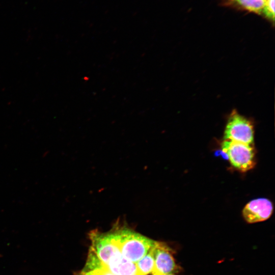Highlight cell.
I'll return each mask as SVG.
<instances>
[{
  "mask_svg": "<svg viewBox=\"0 0 275 275\" xmlns=\"http://www.w3.org/2000/svg\"><path fill=\"white\" fill-rule=\"evenodd\" d=\"M112 231L122 255L134 263L148 253L155 241L125 226L116 225Z\"/></svg>",
  "mask_w": 275,
  "mask_h": 275,
  "instance_id": "6da1fadb",
  "label": "cell"
},
{
  "mask_svg": "<svg viewBox=\"0 0 275 275\" xmlns=\"http://www.w3.org/2000/svg\"><path fill=\"white\" fill-rule=\"evenodd\" d=\"M223 152L236 169L246 172L255 165V152L253 145L224 140L221 144Z\"/></svg>",
  "mask_w": 275,
  "mask_h": 275,
  "instance_id": "7a4b0ae2",
  "label": "cell"
},
{
  "mask_svg": "<svg viewBox=\"0 0 275 275\" xmlns=\"http://www.w3.org/2000/svg\"><path fill=\"white\" fill-rule=\"evenodd\" d=\"M254 136L252 123L234 110L228 119L224 131V139L253 145Z\"/></svg>",
  "mask_w": 275,
  "mask_h": 275,
  "instance_id": "3957f363",
  "label": "cell"
},
{
  "mask_svg": "<svg viewBox=\"0 0 275 275\" xmlns=\"http://www.w3.org/2000/svg\"><path fill=\"white\" fill-rule=\"evenodd\" d=\"M90 235L92 242V251L104 266L114 255L120 252L112 230L107 233L94 231L91 232Z\"/></svg>",
  "mask_w": 275,
  "mask_h": 275,
  "instance_id": "277c9868",
  "label": "cell"
},
{
  "mask_svg": "<svg viewBox=\"0 0 275 275\" xmlns=\"http://www.w3.org/2000/svg\"><path fill=\"white\" fill-rule=\"evenodd\" d=\"M154 260L153 275L175 273L179 270L172 255V250L162 242L155 241L152 247Z\"/></svg>",
  "mask_w": 275,
  "mask_h": 275,
  "instance_id": "5b68a950",
  "label": "cell"
},
{
  "mask_svg": "<svg viewBox=\"0 0 275 275\" xmlns=\"http://www.w3.org/2000/svg\"><path fill=\"white\" fill-rule=\"evenodd\" d=\"M273 211L271 202L266 198H258L249 202L242 210V215L249 223L265 221L270 217Z\"/></svg>",
  "mask_w": 275,
  "mask_h": 275,
  "instance_id": "8992f818",
  "label": "cell"
},
{
  "mask_svg": "<svg viewBox=\"0 0 275 275\" xmlns=\"http://www.w3.org/2000/svg\"><path fill=\"white\" fill-rule=\"evenodd\" d=\"M105 267L114 275H140L135 263L124 257L121 252L114 255Z\"/></svg>",
  "mask_w": 275,
  "mask_h": 275,
  "instance_id": "52a82bcc",
  "label": "cell"
},
{
  "mask_svg": "<svg viewBox=\"0 0 275 275\" xmlns=\"http://www.w3.org/2000/svg\"><path fill=\"white\" fill-rule=\"evenodd\" d=\"M225 5L261 14L265 2L263 0H223Z\"/></svg>",
  "mask_w": 275,
  "mask_h": 275,
  "instance_id": "ba28073f",
  "label": "cell"
},
{
  "mask_svg": "<svg viewBox=\"0 0 275 275\" xmlns=\"http://www.w3.org/2000/svg\"><path fill=\"white\" fill-rule=\"evenodd\" d=\"M140 275H147L152 273L154 265V260L152 248L140 260L135 263Z\"/></svg>",
  "mask_w": 275,
  "mask_h": 275,
  "instance_id": "9c48e42d",
  "label": "cell"
},
{
  "mask_svg": "<svg viewBox=\"0 0 275 275\" xmlns=\"http://www.w3.org/2000/svg\"><path fill=\"white\" fill-rule=\"evenodd\" d=\"M261 14L272 22L274 20V0H268L266 2Z\"/></svg>",
  "mask_w": 275,
  "mask_h": 275,
  "instance_id": "30bf717a",
  "label": "cell"
},
{
  "mask_svg": "<svg viewBox=\"0 0 275 275\" xmlns=\"http://www.w3.org/2000/svg\"><path fill=\"white\" fill-rule=\"evenodd\" d=\"M100 267L91 270H84L81 271L79 275H101Z\"/></svg>",
  "mask_w": 275,
  "mask_h": 275,
  "instance_id": "8fae6325",
  "label": "cell"
},
{
  "mask_svg": "<svg viewBox=\"0 0 275 275\" xmlns=\"http://www.w3.org/2000/svg\"><path fill=\"white\" fill-rule=\"evenodd\" d=\"M101 275H114L102 264L100 267Z\"/></svg>",
  "mask_w": 275,
  "mask_h": 275,
  "instance_id": "7c38bea8",
  "label": "cell"
},
{
  "mask_svg": "<svg viewBox=\"0 0 275 275\" xmlns=\"http://www.w3.org/2000/svg\"><path fill=\"white\" fill-rule=\"evenodd\" d=\"M163 275H176L174 273H171V274H163Z\"/></svg>",
  "mask_w": 275,
  "mask_h": 275,
  "instance_id": "4fadbf2b",
  "label": "cell"
},
{
  "mask_svg": "<svg viewBox=\"0 0 275 275\" xmlns=\"http://www.w3.org/2000/svg\"><path fill=\"white\" fill-rule=\"evenodd\" d=\"M263 1H264L266 2L268 0H263Z\"/></svg>",
  "mask_w": 275,
  "mask_h": 275,
  "instance_id": "5bb4252c",
  "label": "cell"
}]
</instances>
